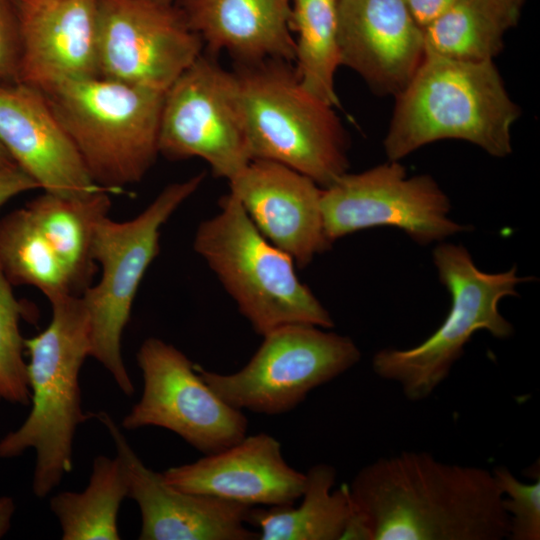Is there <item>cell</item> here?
<instances>
[{
	"mask_svg": "<svg viewBox=\"0 0 540 540\" xmlns=\"http://www.w3.org/2000/svg\"><path fill=\"white\" fill-rule=\"evenodd\" d=\"M343 539L502 540L509 518L492 471L402 451L364 466L348 485Z\"/></svg>",
	"mask_w": 540,
	"mask_h": 540,
	"instance_id": "1",
	"label": "cell"
},
{
	"mask_svg": "<svg viewBox=\"0 0 540 540\" xmlns=\"http://www.w3.org/2000/svg\"><path fill=\"white\" fill-rule=\"evenodd\" d=\"M384 150L399 161L429 143L458 139L493 157L512 152L511 129L520 116L493 61L463 62L425 54L397 95Z\"/></svg>",
	"mask_w": 540,
	"mask_h": 540,
	"instance_id": "2",
	"label": "cell"
},
{
	"mask_svg": "<svg viewBox=\"0 0 540 540\" xmlns=\"http://www.w3.org/2000/svg\"><path fill=\"white\" fill-rule=\"evenodd\" d=\"M49 303V325L24 339L31 411L19 429L0 441L2 458L35 450L32 488L39 498L46 497L72 471L75 433L91 417L82 410L79 385L81 367L90 356L87 309L81 295L56 296Z\"/></svg>",
	"mask_w": 540,
	"mask_h": 540,
	"instance_id": "3",
	"label": "cell"
},
{
	"mask_svg": "<svg viewBox=\"0 0 540 540\" xmlns=\"http://www.w3.org/2000/svg\"><path fill=\"white\" fill-rule=\"evenodd\" d=\"M38 89L96 184L117 193L143 179L159 154L165 92L101 76Z\"/></svg>",
	"mask_w": 540,
	"mask_h": 540,
	"instance_id": "4",
	"label": "cell"
},
{
	"mask_svg": "<svg viewBox=\"0 0 540 540\" xmlns=\"http://www.w3.org/2000/svg\"><path fill=\"white\" fill-rule=\"evenodd\" d=\"M196 230L193 247L215 273L253 330L264 336L289 324L334 326L328 310L300 281L292 257L256 228L237 197Z\"/></svg>",
	"mask_w": 540,
	"mask_h": 540,
	"instance_id": "5",
	"label": "cell"
},
{
	"mask_svg": "<svg viewBox=\"0 0 540 540\" xmlns=\"http://www.w3.org/2000/svg\"><path fill=\"white\" fill-rule=\"evenodd\" d=\"M252 160L287 166L326 188L347 173L348 142L333 106L300 84L291 63L237 64Z\"/></svg>",
	"mask_w": 540,
	"mask_h": 540,
	"instance_id": "6",
	"label": "cell"
},
{
	"mask_svg": "<svg viewBox=\"0 0 540 540\" xmlns=\"http://www.w3.org/2000/svg\"><path fill=\"white\" fill-rule=\"evenodd\" d=\"M439 281L451 297L450 310L438 329L408 349L385 348L375 353L372 369L398 384L410 401L428 398L449 376L473 334L479 330L506 339L513 325L500 313L499 302L518 296L517 285L529 280L516 267L488 273L480 270L466 247L441 242L432 253Z\"/></svg>",
	"mask_w": 540,
	"mask_h": 540,
	"instance_id": "7",
	"label": "cell"
},
{
	"mask_svg": "<svg viewBox=\"0 0 540 540\" xmlns=\"http://www.w3.org/2000/svg\"><path fill=\"white\" fill-rule=\"evenodd\" d=\"M204 173L167 185L136 217L97 223L92 254L101 278L81 295L89 316L90 356L103 365L126 396L135 392L123 361L121 338L145 272L159 253L160 229L201 185Z\"/></svg>",
	"mask_w": 540,
	"mask_h": 540,
	"instance_id": "8",
	"label": "cell"
},
{
	"mask_svg": "<svg viewBox=\"0 0 540 540\" xmlns=\"http://www.w3.org/2000/svg\"><path fill=\"white\" fill-rule=\"evenodd\" d=\"M262 337L257 351L235 373L220 374L195 364L205 383L241 411L269 416L289 412L361 359L350 337L310 324L285 325Z\"/></svg>",
	"mask_w": 540,
	"mask_h": 540,
	"instance_id": "9",
	"label": "cell"
},
{
	"mask_svg": "<svg viewBox=\"0 0 540 540\" xmlns=\"http://www.w3.org/2000/svg\"><path fill=\"white\" fill-rule=\"evenodd\" d=\"M158 150L170 160L201 158L228 182L252 161L234 72L201 54L165 91Z\"/></svg>",
	"mask_w": 540,
	"mask_h": 540,
	"instance_id": "10",
	"label": "cell"
},
{
	"mask_svg": "<svg viewBox=\"0 0 540 540\" xmlns=\"http://www.w3.org/2000/svg\"><path fill=\"white\" fill-rule=\"evenodd\" d=\"M321 209L332 244L379 226L396 227L421 246L471 229L449 217L450 199L430 175L408 177L399 161L345 173L322 188Z\"/></svg>",
	"mask_w": 540,
	"mask_h": 540,
	"instance_id": "11",
	"label": "cell"
},
{
	"mask_svg": "<svg viewBox=\"0 0 540 540\" xmlns=\"http://www.w3.org/2000/svg\"><path fill=\"white\" fill-rule=\"evenodd\" d=\"M143 376L140 400L123 418L124 429H167L204 455L237 443L247 435L243 411L222 400L179 349L149 337L137 352Z\"/></svg>",
	"mask_w": 540,
	"mask_h": 540,
	"instance_id": "12",
	"label": "cell"
},
{
	"mask_svg": "<svg viewBox=\"0 0 540 540\" xmlns=\"http://www.w3.org/2000/svg\"><path fill=\"white\" fill-rule=\"evenodd\" d=\"M99 76L165 92L202 54L178 8L151 0H96Z\"/></svg>",
	"mask_w": 540,
	"mask_h": 540,
	"instance_id": "13",
	"label": "cell"
},
{
	"mask_svg": "<svg viewBox=\"0 0 540 540\" xmlns=\"http://www.w3.org/2000/svg\"><path fill=\"white\" fill-rule=\"evenodd\" d=\"M107 429L128 480V497L141 513L140 540H257L250 529L253 507L179 490L147 467L105 411L91 414Z\"/></svg>",
	"mask_w": 540,
	"mask_h": 540,
	"instance_id": "14",
	"label": "cell"
},
{
	"mask_svg": "<svg viewBox=\"0 0 540 540\" xmlns=\"http://www.w3.org/2000/svg\"><path fill=\"white\" fill-rule=\"evenodd\" d=\"M342 65L377 94L397 96L425 57L423 28L405 0H336Z\"/></svg>",
	"mask_w": 540,
	"mask_h": 540,
	"instance_id": "15",
	"label": "cell"
},
{
	"mask_svg": "<svg viewBox=\"0 0 540 540\" xmlns=\"http://www.w3.org/2000/svg\"><path fill=\"white\" fill-rule=\"evenodd\" d=\"M229 186L261 234L298 267L331 248L321 209L322 188L306 175L276 162L252 160Z\"/></svg>",
	"mask_w": 540,
	"mask_h": 540,
	"instance_id": "16",
	"label": "cell"
},
{
	"mask_svg": "<svg viewBox=\"0 0 540 540\" xmlns=\"http://www.w3.org/2000/svg\"><path fill=\"white\" fill-rule=\"evenodd\" d=\"M162 475L179 490L250 507L294 504L306 485V474L286 462L280 442L262 432Z\"/></svg>",
	"mask_w": 540,
	"mask_h": 540,
	"instance_id": "17",
	"label": "cell"
},
{
	"mask_svg": "<svg viewBox=\"0 0 540 540\" xmlns=\"http://www.w3.org/2000/svg\"><path fill=\"white\" fill-rule=\"evenodd\" d=\"M0 143L44 192L82 197L108 190L94 182L44 95L34 86L0 83Z\"/></svg>",
	"mask_w": 540,
	"mask_h": 540,
	"instance_id": "18",
	"label": "cell"
},
{
	"mask_svg": "<svg viewBox=\"0 0 540 540\" xmlns=\"http://www.w3.org/2000/svg\"><path fill=\"white\" fill-rule=\"evenodd\" d=\"M19 82L42 88L99 76L96 0H16Z\"/></svg>",
	"mask_w": 540,
	"mask_h": 540,
	"instance_id": "19",
	"label": "cell"
},
{
	"mask_svg": "<svg viewBox=\"0 0 540 540\" xmlns=\"http://www.w3.org/2000/svg\"><path fill=\"white\" fill-rule=\"evenodd\" d=\"M178 9L212 55L225 51L237 64L295 59L292 0H181Z\"/></svg>",
	"mask_w": 540,
	"mask_h": 540,
	"instance_id": "20",
	"label": "cell"
},
{
	"mask_svg": "<svg viewBox=\"0 0 540 540\" xmlns=\"http://www.w3.org/2000/svg\"><path fill=\"white\" fill-rule=\"evenodd\" d=\"M110 194L105 189L82 197L44 192L25 205L77 296L91 285L97 270L93 236L97 223L111 209Z\"/></svg>",
	"mask_w": 540,
	"mask_h": 540,
	"instance_id": "21",
	"label": "cell"
},
{
	"mask_svg": "<svg viewBox=\"0 0 540 540\" xmlns=\"http://www.w3.org/2000/svg\"><path fill=\"white\" fill-rule=\"evenodd\" d=\"M298 506L253 507L249 525L260 540H341L352 519L348 485L334 489L336 469L325 463L306 473Z\"/></svg>",
	"mask_w": 540,
	"mask_h": 540,
	"instance_id": "22",
	"label": "cell"
},
{
	"mask_svg": "<svg viewBox=\"0 0 540 540\" xmlns=\"http://www.w3.org/2000/svg\"><path fill=\"white\" fill-rule=\"evenodd\" d=\"M124 466L116 455L94 458L87 487L82 492L64 491L51 497L63 540H119L118 512L128 497Z\"/></svg>",
	"mask_w": 540,
	"mask_h": 540,
	"instance_id": "23",
	"label": "cell"
},
{
	"mask_svg": "<svg viewBox=\"0 0 540 540\" xmlns=\"http://www.w3.org/2000/svg\"><path fill=\"white\" fill-rule=\"evenodd\" d=\"M511 27L497 0H458L423 28L425 54L463 62L493 61Z\"/></svg>",
	"mask_w": 540,
	"mask_h": 540,
	"instance_id": "24",
	"label": "cell"
},
{
	"mask_svg": "<svg viewBox=\"0 0 540 540\" xmlns=\"http://www.w3.org/2000/svg\"><path fill=\"white\" fill-rule=\"evenodd\" d=\"M295 74L310 94L335 107L339 99L335 74L342 65L337 32L336 0H292Z\"/></svg>",
	"mask_w": 540,
	"mask_h": 540,
	"instance_id": "25",
	"label": "cell"
},
{
	"mask_svg": "<svg viewBox=\"0 0 540 540\" xmlns=\"http://www.w3.org/2000/svg\"><path fill=\"white\" fill-rule=\"evenodd\" d=\"M0 265L12 285L38 288L48 300L75 295L65 270L25 206L0 219Z\"/></svg>",
	"mask_w": 540,
	"mask_h": 540,
	"instance_id": "26",
	"label": "cell"
},
{
	"mask_svg": "<svg viewBox=\"0 0 540 540\" xmlns=\"http://www.w3.org/2000/svg\"><path fill=\"white\" fill-rule=\"evenodd\" d=\"M26 311L0 265V400L22 405L31 403L24 339L19 328Z\"/></svg>",
	"mask_w": 540,
	"mask_h": 540,
	"instance_id": "27",
	"label": "cell"
},
{
	"mask_svg": "<svg viewBox=\"0 0 540 540\" xmlns=\"http://www.w3.org/2000/svg\"><path fill=\"white\" fill-rule=\"evenodd\" d=\"M503 496L509 518L508 538L540 539V479L532 483L519 480L507 467L492 470Z\"/></svg>",
	"mask_w": 540,
	"mask_h": 540,
	"instance_id": "28",
	"label": "cell"
},
{
	"mask_svg": "<svg viewBox=\"0 0 540 540\" xmlns=\"http://www.w3.org/2000/svg\"><path fill=\"white\" fill-rule=\"evenodd\" d=\"M20 21L16 0H0V83L19 82Z\"/></svg>",
	"mask_w": 540,
	"mask_h": 540,
	"instance_id": "29",
	"label": "cell"
},
{
	"mask_svg": "<svg viewBox=\"0 0 540 540\" xmlns=\"http://www.w3.org/2000/svg\"><path fill=\"white\" fill-rule=\"evenodd\" d=\"M40 188L18 165L0 170V208L14 196Z\"/></svg>",
	"mask_w": 540,
	"mask_h": 540,
	"instance_id": "30",
	"label": "cell"
},
{
	"mask_svg": "<svg viewBox=\"0 0 540 540\" xmlns=\"http://www.w3.org/2000/svg\"><path fill=\"white\" fill-rule=\"evenodd\" d=\"M416 22L424 28L458 0H405Z\"/></svg>",
	"mask_w": 540,
	"mask_h": 540,
	"instance_id": "31",
	"label": "cell"
},
{
	"mask_svg": "<svg viewBox=\"0 0 540 540\" xmlns=\"http://www.w3.org/2000/svg\"><path fill=\"white\" fill-rule=\"evenodd\" d=\"M14 509L15 506L11 497H0V538L4 536L10 528Z\"/></svg>",
	"mask_w": 540,
	"mask_h": 540,
	"instance_id": "32",
	"label": "cell"
},
{
	"mask_svg": "<svg viewBox=\"0 0 540 540\" xmlns=\"http://www.w3.org/2000/svg\"><path fill=\"white\" fill-rule=\"evenodd\" d=\"M503 8L513 26H515L520 18L521 9L524 0H497Z\"/></svg>",
	"mask_w": 540,
	"mask_h": 540,
	"instance_id": "33",
	"label": "cell"
},
{
	"mask_svg": "<svg viewBox=\"0 0 540 540\" xmlns=\"http://www.w3.org/2000/svg\"><path fill=\"white\" fill-rule=\"evenodd\" d=\"M17 165L4 146L0 143V170Z\"/></svg>",
	"mask_w": 540,
	"mask_h": 540,
	"instance_id": "34",
	"label": "cell"
},
{
	"mask_svg": "<svg viewBox=\"0 0 540 540\" xmlns=\"http://www.w3.org/2000/svg\"><path fill=\"white\" fill-rule=\"evenodd\" d=\"M151 1L161 3V4H171L172 3V0H151Z\"/></svg>",
	"mask_w": 540,
	"mask_h": 540,
	"instance_id": "35",
	"label": "cell"
},
{
	"mask_svg": "<svg viewBox=\"0 0 540 540\" xmlns=\"http://www.w3.org/2000/svg\"><path fill=\"white\" fill-rule=\"evenodd\" d=\"M32 1H49V0H32Z\"/></svg>",
	"mask_w": 540,
	"mask_h": 540,
	"instance_id": "36",
	"label": "cell"
}]
</instances>
